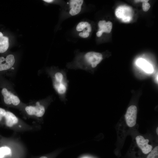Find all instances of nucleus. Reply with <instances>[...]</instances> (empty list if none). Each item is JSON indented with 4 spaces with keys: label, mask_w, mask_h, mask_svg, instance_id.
<instances>
[{
    "label": "nucleus",
    "mask_w": 158,
    "mask_h": 158,
    "mask_svg": "<svg viewBox=\"0 0 158 158\" xmlns=\"http://www.w3.org/2000/svg\"><path fill=\"white\" fill-rule=\"evenodd\" d=\"M102 54L94 51H89L76 57L75 61L68 63L67 67L70 69H80L90 72L103 59Z\"/></svg>",
    "instance_id": "obj_1"
},
{
    "label": "nucleus",
    "mask_w": 158,
    "mask_h": 158,
    "mask_svg": "<svg viewBox=\"0 0 158 158\" xmlns=\"http://www.w3.org/2000/svg\"><path fill=\"white\" fill-rule=\"evenodd\" d=\"M49 72L54 90L61 100L65 102L69 83L67 77V70L56 69Z\"/></svg>",
    "instance_id": "obj_2"
},
{
    "label": "nucleus",
    "mask_w": 158,
    "mask_h": 158,
    "mask_svg": "<svg viewBox=\"0 0 158 158\" xmlns=\"http://www.w3.org/2000/svg\"><path fill=\"white\" fill-rule=\"evenodd\" d=\"M137 112V108L135 105H131L128 108L125 117L126 124L129 127H133L136 124Z\"/></svg>",
    "instance_id": "obj_3"
},
{
    "label": "nucleus",
    "mask_w": 158,
    "mask_h": 158,
    "mask_svg": "<svg viewBox=\"0 0 158 158\" xmlns=\"http://www.w3.org/2000/svg\"><path fill=\"white\" fill-rule=\"evenodd\" d=\"M27 114L30 115H35L38 117H42L45 112L44 106L40 104L39 102L36 103L35 106H28L25 108Z\"/></svg>",
    "instance_id": "obj_4"
},
{
    "label": "nucleus",
    "mask_w": 158,
    "mask_h": 158,
    "mask_svg": "<svg viewBox=\"0 0 158 158\" xmlns=\"http://www.w3.org/2000/svg\"><path fill=\"white\" fill-rule=\"evenodd\" d=\"M1 93L4 97V101L7 104H13L14 105H18L20 101L16 96L8 91L6 88H3L1 90Z\"/></svg>",
    "instance_id": "obj_5"
},
{
    "label": "nucleus",
    "mask_w": 158,
    "mask_h": 158,
    "mask_svg": "<svg viewBox=\"0 0 158 158\" xmlns=\"http://www.w3.org/2000/svg\"><path fill=\"white\" fill-rule=\"evenodd\" d=\"M76 29L77 31L81 32L79 33V35L83 38L88 37L92 30L90 24L88 22L85 21H82L79 23Z\"/></svg>",
    "instance_id": "obj_6"
},
{
    "label": "nucleus",
    "mask_w": 158,
    "mask_h": 158,
    "mask_svg": "<svg viewBox=\"0 0 158 158\" xmlns=\"http://www.w3.org/2000/svg\"><path fill=\"white\" fill-rule=\"evenodd\" d=\"M135 139L138 146L144 154H147L151 151L152 147L148 144V139H145L144 137L141 135L137 136Z\"/></svg>",
    "instance_id": "obj_7"
},
{
    "label": "nucleus",
    "mask_w": 158,
    "mask_h": 158,
    "mask_svg": "<svg viewBox=\"0 0 158 158\" xmlns=\"http://www.w3.org/2000/svg\"><path fill=\"white\" fill-rule=\"evenodd\" d=\"M15 62V59L12 54L7 55L6 58L0 57V71L6 70L11 68Z\"/></svg>",
    "instance_id": "obj_8"
},
{
    "label": "nucleus",
    "mask_w": 158,
    "mask_h": 158,
    "mask_svg": "<svg viewBox=\"0 0 158 158\" xmlns=\"http://www.w3.org/2000/svg\"><path fill=\"white\" fill-rule=\"evenodd\" d=\"M99 30L96 33V35L98 37H100L103 32L109 33L111 32L112 27L111 22L105 20L99 21L98 23Z\"/></svg>",
    "instance_id": "obj_9"
},
{
    "label": "nucleus",
    "mask_w": 158,
    "mask_h": 158,
    "mask_svg": "<svg viewBox=\"0 0 158 158\" xmlns=\"http://www.w3.org/2000/svg\"><path fill=\"white\" fill-rule=\"evenodd\" d=\"M83 1V0H71L70 1L71 9L69 13L71 15H75L80 12Z\"/></svg>",
    "instance_id": "obj_10"
},
{
    "label": "nucleus",
    "mask_w": 158,
    "mask_h": 158,
    "mask_svg": "<svg viewBox=\"0 0 158 158\" xmlns=\"http://www.w3.org/2000/svg\"><path fill=\"white\" fill-rule=\"evenodd\" d=\"M136 64L147 73H153V69L152 65L146 60L142 58L138 59L136 61Z\"/></svg>",
    "instance_id": "obj_11"
},
{
    "label": "nucleus",
    "mask_w": 158,
    "mask_h": 158,
    "mask_svg": "<svg viewBox=\"0 0 158 158\" xmlns=\"http://www.w3.org/2000/svg\"><path fill=\"white\" fill-rule=\"evenodd\" d=\"M4 117L6 125L8 127H12L18 122L17 117L13 114L10 111H6Z\"/></svg>",
    "instance_id": "obj_12"
},
{
    "label": "nucleus",
    "mask_w": 158,
    "mask_h": 158,
    "mask_svg": "<svg viewBox=\"0 0 158 158\" xmlns=\"http://www.w3.org/2000/svg\"><path fill=\"white\" fill-rule=\"evenodd\" d=\"M8 38L4 36L3 34L0 32V53L6 52L9 47Z\"/></svg>",
    "instance_id": "obj_13"
},
{
    "label": "nucleus",
    "mask_w": 158,
    "mask_h": 158,
    "mask_svg": "<svg viewBox=\"0 0 158 158\" xmlns=\"http://www.w3.org/2000/svg\"><path fill=\"white\" fill-rule=\"evenodd\" d=\"M11 154V150L9 147H3L0 148V158H4Z\"/></svg>",
    "instance_id": "obj_14"
},
{
    "label": "nucleus",
    "mask_w": 158,
    "mask_h": 158,
    "mask_svg": "<svg viewBox=\"0 0 158 158\" xmlns=\"http://www.w3.org/2000/svg\"><path fill=\"white\" fill-rule=\"evenodd\" d=\"M147 158H158V146H156L150 152Z\"/></svg>",
    "instance_id": "obj_15"
},
{
    "label": "nucleus",
    "mask_w": 158,
    "mask_h": 158,
    "mask_svg": "<svg viewBox=\"0 0 158 158\" xmlns=\"http://www.w3.org/2000/svg\"><path fill=\"white\" fill-rule=\"evenodd\" d=\"M142 7L143 10L144 11H147L150 9V6L148 2H143L142 4Z\"/></svg>",
    "instance_id": "obj_16"
},
{
    "label": "nucleus",
    "mask_w": 158,
    "mask_h": 158,
    "mask_svg": "<svg viewBox=\"0 0 158 158\" xmlns=\"http://www.w3.org/2000/svg\"><path fill=\"white\" fill-rule=\"evenodd\" d=\"M6 112L4 109L0 108V121L1 120L3 117L4 116Z\"/></svg>",
    "instance_id": "obj_17"
},
{
    "label": "nucleus",
    "mask_w": 158,
    "mask_h": 158,
    "mask_svg": "<svg viewBox=\"0 0 158 158\" xmlns=\"http://www.w3.org/2000/svg\"><path fill=\"white\" fill-rule=\"evenodd\" d=\"M149 0H135V1L136 2H142V3L143 2H148Z\"/></svg>",
    "instance_id": "obj_18"
},
{
    "label": "nucleus",
    "mask_w": 158,
    "mask_h": 158,
    "mask_svg": "<svg viewBox=\"0 0 158 158\" xmlns=\"http://www.w3.org/2000/svg\"><path fill=\"white\" fill-rule=\"evenodd\" d=\"M44 1L47 2V3H50L51 2L53 1V0H44Z\"/></svg>",
    "instance_id": "obj_19"
},
{
    "label": "nucleus",
    "mask_w": 158,
    "mask_h": 158,
    "mask_svg": "<svg viewBox=\"0 0 158 158\" xmlns=\"http://www.w3.org/2000/svg\"><path fill=\"white\" fill-rule=\"evenodd\" d=\"M156 133L158 135V127H157L156 129Z\"/></svg>",
    "instance_id": "obj_20"
},
{
    "label": "nucleus",
    "mask_w": 158,
    "mask_h": 158,
    "mask_svg": "<svg viewBox=\"0 0 158 158\" xmlns=\"http://www.w3.org/2000/svg\"><path fill=\"white\" fill-rule=\"evenodd\" d=\"M40 158H47L45 156H42L40 157Z\"/></svg>",
    "instance_id": "obj_21"
}]
</instances>
